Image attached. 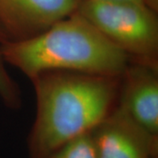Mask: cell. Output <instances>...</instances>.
Wrapping results in <instances>:
<instances>
[{
    "label": "cell",
    "instance_id": "1",
    "mask_svg": "<svg viewBox=\"0 0 158 158\" xmlns=\"http://www.w3.org/2000/svg\"><path fill=\"white\" fill-rule=\"evenodd\" d=\"M30 80L36 114L27 140L29 158H47L90 133L116 106L119 77L48 71Z\"/></svg>",
    "mask_w": 158,
    "mask_h": 158
},
{
    "label": "cell",
    "instance_id": "7",
    "mask_svg": "<svg viewBox=\"0 0 158 158\" xmlns=\"http://www.w3.org/2000/svg\"><path fill=\"white\" fill-rule=\"evenodd\" d=\"M47 158H98L90 133L75 138Z\"/></svg>",
    "mask_w": 158,
    "mask_h": 158
},
{
    "label": "cell",
    "instance_id": "8",
    "mask_svg": "<svg viewBox=\"0 0 158 158\" xmlns=\"http://www.w3.org/2000/svg\"><path fill=\"white\" fill-rule=\"evenodd\" d=\"M6 62L0 53V98L6 106L18 109L21 106V91L6 69Z\"/></svg>",
    "mask_w": 158,
    "mask_h": 158
},
{
    "label": "cell",
    "instance_id": "10",
    "mask_svg": "<svg viewBox=\"0 0 158 158\" xmlns=\"http://www.w3.org/2000/svg\"><path fill=\"white\" fill-rule=\"evenodd\" d=\"M6 40H8V37H7V35L5 33L4 29L2 28V27L0 26V44L5 42Z\"/></svg>",
    "mask_w": 158,
    "mask_h": 158
},
{
    "label": "cell",
    "instance_id": "2",
    "mask_svg": "<svg viewBox=\"0 0 158 158\" xmlns=\"http://www.w3.org/2000/svg\"><path fill=\"white\" fill-rule=\"evenodd\" d=\"M6 64L28 78L48 71H69L120 77L130 57L78 12L34 37L0 44Z\"/></svg>",
    "mask_w": 158,
    "mask_h": 158
},
{
    "label": "cell",
    "instance_id": "5",
    "mask_svg": "<svg viewBox=\"0 0 158 158\" xmlns=\"http://www.w3.org/2000/svg\"><path fill=\"white\" fill-rule=\"evenodd\" d=\"M82 0H0V26L8 40L34 37L76 12Z\"/></svg>",
    "mask_w": 158,
    "mask_h": 158
},
{
    "label": "cell",
    "instance_id": "9",
    "mask_svg": "<svg viewBox=\"0 0 158 158\" xmlns=\"http://www.w3.org/2000/svg\"><path fill=\"white\" fill-rule=\"evenodd\" d=\"M143 3L145 6L155 11L158 10V0H143Z\"/></svg>",
    "mask_w": 158,
    "mask_h": 158
},
{
    "label": "cell",
    "instance_id": "3",
    "mask_svg": "<svg viewBox=\"0 0 158 158\" xmlns=\"http://www.w3.org/2000/svg\"><path fill=\"white\" fill-rule=\"evenodd\" d=\"M131 62L158 67V19L147 6L130 1L82 0L77 10Z\"/></svg>",
    "mask_w": 158,
    "mask_h": 158
},
{
    "label": "cell",
    "instance_id": "11",
    "mask_svg": "<svg viewBox=\"0 0 158 158\" xmlns=\"http://www.w3.org/2000/svg\"><path fill=\"white\" fill-rule=\"evenodd\" d=\"M98 1H130V2H136V3H141L143 4V0H98Z\"/></svg>",
    "mask_w": 158,
    "mask_h": 158
},
{
    "label": "cell",
    "instance_id": "6",
    "mask_svg": "<svg viewBox=\"0 0 158 158\" xmlns=\"http://www.w3.org/2000/svg\"><path fill=\"white\" fill-rule=\"evenodd\" d=\"M117 102L137 124L158 136V67L130 62L119 77Z\"/></svg>",
    "mask_w": 158,
    "mask_h": 158
},
{
    "label": "cell",
    "instance_id": "4",
    "mask_svg": "<svg viewBox=\"0 0 158 158\" xmlns=\"http://www.w3.org/2000/svg\"><path fill=\"white\" fill-rule=\"evenodd\" d=\"M98 158H157L158 136L116 105L90 132Z\"/></svg>",
    "mask_w": 158,
    "mask_h": 158
}]
</instances>
